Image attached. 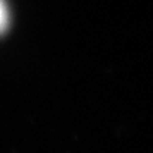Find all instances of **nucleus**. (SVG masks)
<instances>
[{
  "mask_svg": "<svg viewBox=\"0 0 153 153\" xmlns=\"http://www.w3.org/2000/svg\"><path fill=\"white\" fill-rule=\"evenodd\" d=\"M11 22V14H10V7L7 0H0V36L9 30Z\"/></svg>",
  "mask_w": 153,
  "mask_h": 153,
  "instance_id": "obj_1",
  "label": "nucleus"
}]
</instances>
